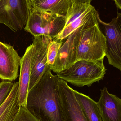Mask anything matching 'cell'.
Segmentation results:
<instances>
[{"label":"cell","instance_id":"obj_6","mask_svg":"<svg viewBox=\"0 0 121 121\" xmlns=\"http://www.w3.org/2000/svg\"><path fill=\"white\" fill-rule=\"evenodd\" d=\"M98 15L99 13L63 40L62 44L59 50L54 63L52 65L49 67L51 71L58 73L70 67L76 62L81 32L84 29L98 23Z\"/></svg>","mask_w":121,"mask_h":121},{"label":"cell","instance_id":"obj_21","mask_svg":"<svg viewBox=\"0 0 121 121\" xmlns=\"http://www.w3.org/2000/svg\"><path fill=\"white\" fill-rule=\"evenodd\" d=\"M117 7L119 9H121V0H114Z\"/></svg>","mask_w":121,"mask_h":121},{"label":"cell","instance_id":"obj_18","mask_svg":"<svg viewBox=\"0 0 121 121\" xmlns=\"http://www.w3.org/2000/svg\"><path fill=\"white\" fill-rule=\"evenodd\" d=\"M14 82L12 81H3L0 83V107L9 95Z\"/></svg>","mask_w":121,"mask_h":121},{"label":"cell","instance_id":"obj_2","mask_svg":"<svg viewBox=\"0 0 121 121\" xmlns=\"http://www.w3.org/2000/svg\"><path fill=\"white\" fill-rule=\"evenodd\" d=\"M104 59L77 60L70 67L57 73V75L59 79L76 86H91L104 77L106 69Z\"/></svg>","mask_w":121,"mask_h":121},{"label":"cell","instance_id":"obj_19","mask_svg":"<svg viewBox=\"0 0 121 121\" xmlns=\"http://www.w3.org/2000/svg\"><path fill=\"white\" fill-rule=\"evenodd\" d=\"M14 121H39L27 109L26 106L20 107Z\"/></svg>","mask_w":121,"mask_h":121},{"label":"cell","instance_id":"obj_14","mask_svg":"<svg viewBox=\"0 0 121 121\" xmlns=\"http://www.w3.org/2000/svg\"><path fill=\"white\" fill-rule=\"evenodd\" d=\"M19 82H14L8 98L0 107V121H14L19 111Z\"/></svg>","mask_w":121,"mask_h":121},{"label":"cell","instance_id":"obj_1","mask_svg":"<svg viewBox=\"0 0 121 121\" xmlns=\"http://www.w3.org/2000/svg\"><path fill=\"white\" fill-rule=\"evenodd\" d=\"M59 80L48 66L39 81L28 91L26 107L39 121H63Z\"/></svg>","mask_w":121,"mask_h":121},{"label":"cell","instance_id":"obj_7","mask_svg":"<svg viewBox=\"0 0 121 121\" xmlns=\"http://www.w3.org/2000/svg\"><path fill=\"white\" fill-rule=\"evenodd\" d=\"M98 23L103 27L106 37V56L109 64L121 71V14L118 13L116 17L109 23L101 20L99 15Z\"/></svg>","mask_w":121,"mask_h":121},{"label":"cell","instance_id":"obj_3","mask_svg":"<svg viewBox=\"0 0 121 121\" xmlns=\"http://www.w3.org/2000/svg\"><path fill=\"white\" fill-rule=\"evenodd\" d=\"M66 18L32 9L24 29L34 37L46 36L53 40L64 28Z\"/></svg>","mask_w":121,"mask_h":121},{"label":"cell","instance_id":"obj_15","mask_svg":"<svg viewBox=\"0 0 121 121\" xmlns=\"http://www.w3.org/2000/svg\"><path fill=\"white\" fill-rule=\"evenodd\" d=\"M73 92L87 121H102L97 102L76 90Z\"/></svg>","mask_w":121,"mask_h":121},{"label":"cell","instance_id":"obj_8","mask_svg":"<svg viewBox=\"0 0 121 121\" xmlns=\"http://www.w3.org/2000/svg\"><path fill=\"white\" fill-rule=\"evenodd\" d=\"M34 37L29 90L39 81L48 67V49L49 44L53 40L50 37L43 35Z\"/></svg>","mask_w":121,"mask_h":121},{"label":"cell","instance_id":"obj_4","mask_svg":"<svg viewBox=\"0 0 121 121\" xmlns=\"http://www.w3.org/2000/svg\"><path fill=\"white\" fill-rule=\"evenodd\" d=\"M106 50V37L98 23L81 32L76 61H96L104 59Z\"/></svg>","mask_w":121,"mask_h":121},{"label":"cell","instance_id":"obj_13","mask_svg":"<svg viewBox=\"0 0 121 121\" xmlns=\"http://www.w3.org/2000/svg\"><path fill=\"white\" fill-rule=\"evenodd\" d=\"M32 9L66 17L72 4L71 0H30Z\"/></svg>","mask_w":121,"mask_h":121},{"label":"cell","instance_id":"obj_16","mask_svg":"<svg viewBox=\"0 0 121 121\" xmlns=\"http://www.w3.org/2000/svg\"><path fill=\"white\" fill-rule=\"evenodd\" d=\"M98 13L95 8L91 5L79 17L65 26L62 31L55 39L63 40L75 30L96 16Z\"/></svg>","mask_w":121,"mask_h":121},{"label":"cell","instance_id":"obj_12","mask_svg":"<svg viewBox=\"0 0 121 121\" xmlns=\"http://www.w3.org/2000/svg\"><path fill=\"white\" fill-rule=\"evenodd\" d=\"M32 44L28 46L21 59L18 86V103L20 107L26 106L31 73Z\"/></svg>","mask_w":121,"mask_h":121},{"label":"cell","instance_id":"obj_11","mask_svg":"<svg viewBox=\"0 0 121 121\" xmlns=\"http://www.w3.org/2000/svg\"><path fill=\"white\" fill-rule=\"evenodd\" d=\"M97 103L102 121H121V99L110 94L107 88L101 90Z\"/></svg>","mask_w":121,"mask_h":121},{"label":"cell","instance_id":"obj_5","mask_svg":"<svg viewBox=\"0 0 121 121\" xmlns=\"http://www.w3.org/2000/svg\"><path fill=\"white\" fill-rule=\"evenodd\" d=\"M32 10L30 0H0V23L18 32L25 28Z\"/></svg>","mask_w":121,"mask_h":121},{"label":"cell","instance_id":"obj_10","mask_svg":"<svg viewBox=\"0 0 121 121\" xmlns=\"http://www.w3.org/2000/svg\"><path fill=\"white\" fill-rule=\"evenodd\" d=\"M21 59L13 46L0 41V78L10 81L16 79Z\"/></svg>","mask_w":121,"mask_h":121},{"label":"cell","instance_id":"obj_20","mask_svg":"<svg viewBox=\"0 0 121 121\" xmlns=\"http://www.w3.org/2000/svg\"><path fill=\"white\" fill-rule=\"evenodd\" d=\"M93 0H71L72 5L90 4Z\"/></svg>","mask_w":121,"mask_h":121},{"label":"cell","instance_id":"obj_17","mask_svg":"<svg viewBox=\"0 0 121 121\" xmlns=\"http://www.w3.org/2000/svg\"><path fill=\"white\" fill-rule=\"evenodd\" d=\"M63 42V40L54 39L49 44L47 55V64L49 67L52 65L54 63Z\"/></svg>","mask_w":121,"mask_h":121},{"label":"cell","instance_id":"obj_9","mask_svg":"<svg viewBox=\"0 0 121 121\" xmlns=\"http://www.w3.org/2000/svg\"><path fill=\"white\" fill-rule=\"evenodd\" d=\"M58 90L63 121H87L77 102L72 88L59 79Z\"/></svg>","mask_w":121,"mask_h":121}]
</instances>
